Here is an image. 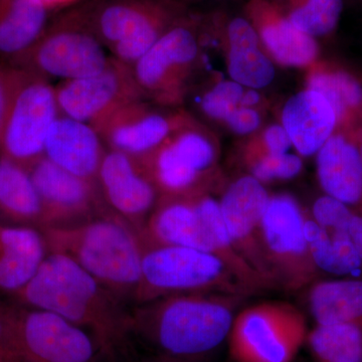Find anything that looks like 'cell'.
<instances>
[{"mask_svg":"<svg viewBox=\"0 0 362 362\" xmlns=\"http://www.w3.org/2000/svg\"><path fill=\"white\" fill-rule=\"evenodd\" d=\"M259 101H261V95L259 94L258 90H245L244 95H243L242 100H240V106L252 108V107L259 104Z\"/></svg>","mask_w":362,"mask_h":362,"instance_id":"cell-39","label":"cell"},{"mask_svg":"<svg viewBox=\"0 0 362 362\" xmlns=\"http://www.w3.org/2000/svg\"><path fill=\"white\" fill-rule=\"evenodd\" d=\"M195 197H160L139 233L144 247L180 246L204 251Z\"/></svg>","mask_w":362,"mask_h":362,"instance_id":"cell-22","label":"cell"},{"mask_svg":"<svg viewBox=\"0 0 362 362\" xmlns=\"http://www.w3.org/2000/svg\"><path fill=\"white\" fill-rule=\"evenodd\" d=\"M28 171L42 206L40 230L78 225L110 211L97 182L71 175L45 156Z\"/></svg>","mask_w":362,"mask_h":362,"instance_id":"cell-14","label":"cell"},{"mask_svg":"<svg viewBox=\"0 0 362 362\" xmlns=\"http://www.w3.org/2000/svg\"><path fill=\"white\" fill-rule=\"evenodd\" d=\"M0 218L7 225L40 230L42 206L28 169L0 157Z\"/></svg>","mask_w":362,"mask_h":362,"instance_id":"cell-26","label":"cell"},{"mask_svg":"<svg viewBox=\"0 0 362 362\" xmlns=\"http://www.w3.org/2000/svg\"><path fill=\"white\" fill-rule=\"evenodd\" d=\"M97 185L109 211L141 232L160 194L142 159L107 149Z\"/></svg>","mask_w":362,"mask_h":362,"instance_id":"cell-17","label":"cell"},{"mask_svg":"<svg viewBox=\"0 0 362 362\" xmlns=\"http://www.w3.org/2000/svg\"><path fill=\"white\" fill-rule=\"evenodd\" d=\"M195 202L204 230V251L223 259L257 294L270 291L265 281L235 251L223 223L218 201L206 194L195 197Z\"/></svg>","mask_w":362,"mask_h":362,"instance_id":"cell-28","label":"cell"},{"mask_svg":"<svg viewBox=\"0 0 362 362\" xmlns=\"http://www.w3.org/2000/svg\"><path fill=\"white\" fill-rule=\"evenodd\" d=\"M329 232H341L346 235L362 263V213L344 206L337 223Z\"/></svg>","mask_w":362,"mask_h":362,"instance_id":"cell-37","label":"cell"},{"mask_svg":"<svg viewBox=\"0 0 362 362\" xmlns=\"http://www.w3.org/2000/svg\"><path fill=\"white\" fill-rule=\"evenodd\" d=\"M4 304L0 301V339L2 334V319H4Z\"/></svg>","mask_w":362,"mask_h":362,"instance_id":"cell-43","label":"cell"},{"mask_svg":"<svg viewBox=\"0 0 362 362\" xmlns=\"http://www.w3.org/2000/svg\"><path fill=\"white\" fill-rule=\"evenodd\" d=\"M291 147V139L282 124H274L264 131L258 143H255L247 148L245 159L259 154L287 153Z\"/></svg>","mask_w":362,"mask_h":362,"instance_id":"cell-36","label":"cell"},{"mask_svg":"<svg viewBox=\"0 0 362 362\" xmlns=\"http://www.w3.org/2000/svg\"><path fill=\"white\" fill-rule=\"evenodd\" d=\"M194 293L258 295L223 259L211 252L180 246L144 247L135 305Z\"/></svg>","mask_w":362,"mask_h":362,"instance_id":"cell-4","label":"cell"},{"mask_svg":"<svg viewBox=\"0 0 362 362\" xmlns=\"http://www.w3.org/2000/svg\"><path fill=\"white\" fill-rule=\"evenodd\" d=\"M245 87L235 81H221L202 96L201 109L214 120L225 121L226 117L240 106Z\"/></svg>","mask_w":362,"mask_h":362,"instance_id":"cell-34","label":"cell"},{"mask_svg":"<svg viewBox=\"0 0 362 362\" xmlns=\"http://www.w3.org/2000/svg\"><path fill=\"white\" fill-rule=\"evenodd\" d=\"M9 296L16 303L51 311L89 331L102 354L109 356L133 332L134 306L63 255L47 254L33 277Z\"/></svg>","mask_w":362,"mask_h":362,"instance_id":"cell-1","label":"cell"},{"mask_svg":"<svg viewBox=\"0 0 362 362\" xmlns=\"http://www.w3.org/2000/svg\"><path fill=\"white\" fill-rule=\"evenodd\" d=\"M354 133H356L357 141H358L359 149H361V153L362 157V122L357 125L356 128H354Z\"/></svg>","mask_w":362,"mask_h":362,"instance_id":"cell-41","label":"cell"},{"mask_svg":"<svg viewBox=\"0 0 362 362\" xmlns=\"http://www.w3.org/2000/svg\"><path fill=\"white\" fill-rule=\"evenodd\" d=\"M305 218L306 211L292 195H270L262 218V240L274 284L281 291H300L321 276L309 252Z\"/></svg>","mask_w":362,"mask_h":362,"instance_id":"cell-9","label":"cell"},{"mask_svg":"<svg viewBox=\"0 0 362 362\" xmlns=\"http://www.w3.org/2000/svg\"><path fill=\"white\" fill-rule=\"evenodd\" d=\"M49 11L40 0H0V61L16 63L37 42Z\"/></svg>","mask_w":362,"mask_h":362,"instance_id":"cell-24","label":"cell"},{"mask_svg":"<svg viewBox=\"0 0 362 362\" xmlns=\"http://www.w3.org/2000/svg\"><path fill=\"white\" fill-rule=\"evenodd\" d=\"M49 254H59L84 269L107 289L134 306L141 278L144 244L140 233L115 214L40 230Z\"/></svg>","mask_w":362,"mask_h":362,"instance_id":"cell-3","label":"cell"},{"mask_svg":"<svg viewBox=\"0 0 362 362\" xmlns=\"http://www.w3.org/2000/svg\"><path fill=\"white\" fill-rule=\"evenodd\" d=\"M199 54L194 30L177 21L132 66L143 98L160 106H177Z\"/></svg>","mask_w":362,"mask_h":362,"instance_id":"cell-12","label":"cell"},{"mask_svg":"<svg viewBox=\"0 0 362 362\" xmlns=\"http://www.w3.org/2000/svg\"><path fill=\"white\" fill-rule=\"evenodd\" d=\"M47 8H56V7L70 6L76 0H40Z\"/></svg>","mask_w":362,"mask_h":362,"instance_id":"cell-40","label":"cell"},{"mask_svg":"<svg viewBox=\"0 0 362 362\" xmlns=\"http://www.w3.org/2000/svg\"><path fill=\"white\" fill-rule=\"evenodd\" d=\"M324 194L362 213V157L356 133L339 128L316 154Z\"/></svg>","mask_w":362,"mask_h":362,"instance_id":"cell-18","label":"cell"},{"mask_svg":"<svg viewBox=\"0 0 362 362\" xmlns=\"http://www.w3.org/2000/svg\"><path fill=\"white\" fill-rule=\"evenodd\" d=\"M107 148L90 124L59 115L45 144V157L71 175L97 182Z\"/></svg>","mask_w":362,"mask_h":362,"instance_id":"cell-20","label":"cell"},{"mask_svg":"<svg viewBox=\"0 0 362 362\" xmlns=\"http://www.w3.org/2000/svg\"><path fill=\"white\" fill-rule=\"evenodd\" d=\"M270 195L265 185L252 175H243L226 187L218 204L235 251L271 290H277L262 240V218Z\"/></svg>","mask_w":362,"mask_h":362,"instance_id":"cell-16","label":"cell"},{"mask_svg":"<svg viewBox=\"0 0 362 362\" xmlns=\"http://www.w3.org/2000/svg\"><path fill=\"white\" fill-rule=\"evenodd\" d=\"M282 126L287 131L298 156L310 157L339 129V122L329 102L305 89L290 98L282 110Z\"/></svg>","mask_w":362,"mask_h":362,"instance_id":"cell-21","label":"cell"},{"mask_svg":"<svg viewBox=\"0 0 362 362\" xmlns=\"http://www.w3.org/2000/svg\"><path fill=\"white\" fill-rule=\"evenodd\" d=\"M153 362H192V361H177V359H171L166 358V357L158 356V358Z\"/></svg>","mask_w":362,"mask_h":362,"instance_id":"cell-44","label":"cell"},{"mask_svg":"<svg viewBox=\"0 0 362 362\" xmlns=\"http://www.w3.org/2000/svg\"><path fill=\"white\" fill-rule=\"evenodd\" d=\"M83 9L112 57L130 66L178 21L163 0H104Z\"/></svg>","mask_w":362,"mask_h":362,"instance_id":"cell-8","label":"cell"},{"mask_svg":"<svg viewBox=\"0 0 362 362\" xmlns=\"http://www.w3.org/2000/svg\"><path fill=\"white\" fill-rule=\"evenodd\" d=\"M142 160L160 197H195L209 194L218 151L190 120Z\"/></svg>","mask_w":362,"mask_h":362,"instance_id":"cell-10","label":"cell"},{"mask_svg":"<svg viewBox=\"0 0 362 362\" xmlns=\"http://www.w3.org/2000/svg\"><path fill=\"white\" fill-rule=\"evenodd\" d=\"M228 71L230 78L249 89H263L273 82L275 66L261 49L257 33L228 40Z\"/></svg>","mask_w":362,"mask_h":362,"instance_id":"cell-30","label":"cell"},{"mask_svg":"<svg viewBox=\"0 0 362 362\" xmlns=\"http://www.w3.org/2000/svg\"><path fill=\"white\" fill-rule=\"evenodd\" d=\"M59 115L56 87L25 71L0 134V157L30 170L45 156V140Z\"/></svg>","mask_w":362,"mask_h":362,"instance_id":"cell-11","label":"cell"},{"mask_svg":"<svg viewBox=\"0 0 362 362\" xmlns=\"http://www.w3.org/2000/svg\"><path fill=\"white\" fill-rule=\"evenodd\" d=\"M306 343L317 362H362V320L315 325Z\"/></svg>","mask_w":362,"mask_h":362,"instance_id":"cell-31","label":"cell"},{"mask_svg":"<svg viewBox=\"0 0 362 362\" xmlns=\"http://www.w3.org/2000/svg\"><path fill=\"white\" fill-rule=\"evenodd\" d=\"M25 71L0 61V134L16 90L25 77Z\"/></svg>","mask_w":362,"mask_h":362,"instance_id":"cell-35","label":"cell"},{"mask_svg":"<svg viewBox=\"0 0 362 362\" xmlns=\"http://www.w3.org/2000/svg\"><path fill=\"white\" fill-rule=\"evenodd\" d=\"M223 122L237 134L247 135L258 129L261 116L256 109L240 106L226 117Z\"/></svg>","mask_w":362,"mask_h":362,"instance_id":"cell-38","label":"cell"},{"mask_svg":"<svg viewBox=\"0 0 362 362\" xmlns=\"http://www.w3.org/2000/svg\"><path fill=\"white\" fill-rule=\"evenodd\" d=\"M307 288L315 325L362 320V278L317 280Z\"/></svg>","mask_w":362,"mask_h":362,"instance_id":"cell-25","label":"cell"},{"mask_svg":"<svg viewBox=\"0 0 362 362\" xmlns=\"http://www.w3.org/2000/svg\"><path fill=\"white\" fill-rule=\"evenodd\" d=\"M62 115L94 124L123 105L144 99L131 66L110 57L102 70L56 87Z\"/></svg>","mask_w":362,"mask_h":362,"instance_id":"cell-15","label":"cell"},{"mask_svg":"<svg viewBox=\"0 0 362 362\" xmlns=\"http://www.w3.org/2000/svg\"><path fill=\"white\" fill-rule=\"evenodd\" d=\"M343 7L344 0H284L280 8L293 25L316 39L337 30Z\"/></svg>","mask_w":362,"mask_h":362,"instance_id":"cell-32","label":"cell"},{"mask_svg":"<svg viewBox=\"0 0 362 362\" xmlns=\"http://www.w3.org/2000/svg\"><path fill=\"white\" fill-rule=\"evenodd\" d=\"M305 233L312 261L319 273L362 278V263L344 233L325 230L306 211Z\"/></svg>","mask_w":362,"mask_h":362,"instance_id":"cell-29","label":"cell"},{"mask_svg":"<svg viewBox=\"0 0 362 362\" xmlns=\"http://www.w3.org/2000/svg\"><path fill=\"white\" fill-rule=\"evenodd\" d=\"M306 317L294 305L268 301L240 309L228 334L233 362H292L306 343Z\"/></svg>","mask_w":362,"mask_h":362,"instance_id":"cell-6","label":"cell"},{"mask_svg":"<svg viewBox=\"0 0 362 362\" xmlns=\"http://www.w3.org/2000/svg\"><path fill=\"white\" fill-rule=\"evenodd\" d=\"M247 14L272 59L280 65L295 68L313 65L319 52L315 37L293 25L277 4L250 0Z\"/></svg>","mask_w":362,"mask_h":362,"instance_id":"cell-19","label":"cell"},{"mask_svg":"<svg viewBox=\"0 0 362 362\" xmlns=\"http://www.w3.org/2000/svg\"><path fill=\"white\" fill-rule=\"evenodd\" d=\"M109 59L81 8L47 25L37 42L11 65L47 80L59 78L63 82L97 73Z\"/></svg>","mask_w":362,"mask_h":362,"instance_id":"cell-7","label":"cell"},{"mask_svg":"<svg viewBox=\"0 0 362 362\" xmlns=\"http://www.w3.org/2000/svg\"><path fill=\"white\" fill-rule=\"evenodd\" d=\"M306 89L322 95L337 113L339 128L362 122V83L354 75L329 66L312 65Z\"/></svg>","mask_w":362,"mask_h":362,"instance_id":"cell-27","label":"cell"},{"mask_svg":"<svg viewBox=\"0 0 362 362\" xmlns=\"http://www.w3.org/2000/svg\"><path fill=\"white\" fill-rule=\"evenodd\" d=\"M361 1H362V0H361Z\"/></svg>","mask_w":362,"mask_h":362,"instance_id":"cell-45","label":"cell"},{"mask_svg":"<svg viewBox=\"0 0 362 362\" xmlns=\"http://www.w3.org/2000/svg\"><path fill=\"white\" fill-rule=\"evenodd\" d=\"M157 106L146 99L134 100L90 126L107 149L145 159L190 121L185 114L165 112Z\"/></svg>","mask_w":362,"mask_h":362,"instance_id":"cell-13","label":"cell"},{"mask_svg":"<svg viewBox=\"0 0 362 362\" xmlns=\"http://www.w3.org/2000/svg\"><path fill=\"white\" fill-rule=\"evenodd\" d=\"M249 297L221 293L170 295L133 307V332L177 361H201L228 340Z\"/></svg>","mask_w":362,"mask_h":362,"instance_id":"cell-2","label":"cell"},{"mask_svg":"<svg viewBox=\"0 0 362 362\" xmlns=\"http://www.w3.org/2000/svg\"><path fill=\"white\" fill-rule=\"evenodd\" d=\"M0 362H23L16 357L8 356L6 352L0 350Z\"/></svg>","mask_w":362,"mask_h":362,"instance_id":"cell-42","label":"cell"},{"mask_svg":"<svg viewBox=\"0 0 362 362\" xmlns=\"http://www.w3.org/2000/svg\"><path fill=\"white\" fill-rule=\"evenodd\" d=\"M250 175L259 182L290 180L296 177L303 169V161L297 154H259L245 159Z\"/></svg>","mask_w":362,"mask_h":362,"instance_id":"cell-33","label":"cell"},{"mask_svg":"<svg viewBox=\"0 0 362 362\" xmlns=\"http://www.w3.org/2000/svg\"><path fill=\"white\" fill-rule=\"evenodd\" d=\"M47 254L37 228L0 223V290L9 295L23 288Z\"/></svg>","mask_w":362,"mask_h":362,"instance_id":"cell-23","label":"cell"},{"mask_svg":"<svg viewBox=\"0 0 362 362\" xmlns=\"http://www.w3.org/2000/svg\"><path fill=\"white\" fill-rule=\"evenodd\" d=\"M0 350L23 362H94L96 340L70 321L42 309L4 304Z\"/></svg>","mask_w":362,"mask_h":362,"instance_id":"cell-5","label":"cell"}]
</instances>
